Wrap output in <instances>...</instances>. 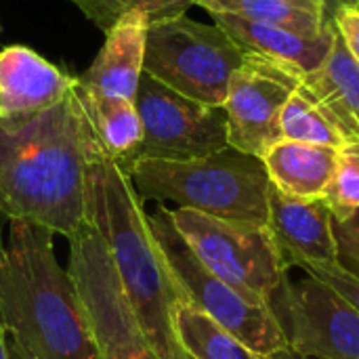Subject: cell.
<instances>
[{"instance_id":"1","label":"cell","mask_w":359,"mask_h":359,"mask_svg":"<svg viewBox=\"0 0 359 359\" xmlns=\"http://www.w3.org/2000/svg\"><path fill=\"white\" fill-rule=\"evenodd\" d=\"M95 128L76 84L46 111L0 116V212L67 240L88 221V160Z\"/></svg>"},{"instance_id":"2","label":"cell","mask_w":359,"mask_h":359,"mask_svg":"<svg viewBox=\"0 0 359 359\" xmlns=\"http://www.w3.org/2000/svg\"><path fill=\"white\" fill-rule=\"evenodd\" d=\"M88 223L103 238L124 294L158 358L183 359L172 313L185 299L151 236L141 198L97 133L88 160Z\"/></svg>"},{"instance_id":"3","label":"cell","mask_w":359,"mask_h":359,"mask_svg":"<svg viewBox=\"0 0 359 359\" xmlns=\"http://www.w3.org/2000/svg\"><path fill=\"white\" fill-rule=\"evenodd\" d=\"M0 320L36 359H101L53 233L27 221H8V242L0 244Z\"/></svg>"},{"instance_id":"4","label":"cell","mask_w":359,"mask_h":359,"mask_svg":"<svg viewBox=\"0 0 359 359\" xmlns=\"http://www.w3.org/2000/svg\"><path fill=\"white\" fill-rule=\"evenodd\" d=\"M124 172L141 202H172L221 221L267 223V168L261 158L231 145L187 162L137 160Z\"/></svg>"},{"instance_id":"5","label":"cell","mask_w":359,"mask_h":359,"mask_svg":"<svg viewBox=\"0 0 359 359\" xmlns=\"http://www.w3.org/2000/svg\"><path fill=\"white\" fill-rule=\"evenodd\" d=\"M147 223L185 303L233 334L259 359L269 358L288 347L269 305L246 297L231 284L217 278L179 233L170 217V208L160 204L154 215H147Z\"/></svg>"},{"instance_id":"6","label":"cell","mask_w":359,"mask_h":359,"mask_svg":"<svg viewBox=\"0 0 359 359\" xmlns=\"http://www.w3.org/2000/svg\"><path fill=\"white\" fill-rule=\"evenodd\" d=\"M244 50L219 27L175 15L149 21L143 74L206 105H223Z\"/></svg>"},{"instance_id":"7","label":"cell","mask_w":359,"mask_h":359,"mask_svg":"<svg viewBox=\"0 0 359 359\" xmlns=\"http://www.w3.org/2000/svg\"><path fill=\"white\" fill-rule=\"evenodd\" d=\"M170 217L196 257L250 299L269 305L290 273L265 225L221 221L187 208H175Z\"/></svg>"},{"instance_id":"8","label":"cell","mask_w":359,"mask_h":359,"mask_svg":"<svg viewBox=\"0 0 359 359\" xmlns=\"http://www.w3.org/2000/svg\"><path fill=\"white\" fill-rule=\"evenodd\" d=\"M101 359H160L124 294L107 246L86 221L69 238V269Z\"/></svg>"},{"instance_id":"9","label":"cell","mask_w":359,"mask_h":359,"mask_svg":"<svg viewBox=\"0 0 359 359\" xmlns=\"http://www.w3.org/2000/svg\"><path fill=\"white\" fill-rule=\"evenodd\" d=\"M143 141L133 160L187 162L217 154L229 145L223 105L194 101L143 74L137 97Z\"/></svg>"},{"instance_id":"10","label":"cell","mask_w":359,"mask_h":359,"mask_svg":"<svg viewBox=\"0 0 359 359\" xmlns=\"http://www.w3.org/2000/svg\"><path fill=\"white\" fill-rule=\"evenodd\" d=\"M269 309L288 349L316 359H359V313L322 280L288 276Z\"/></svg>"},{"instance_id":"11","label":"cell","mask_w":359,"mask_h":359,"mask_svg":"<svg viewBox=\"0 0 359 359\" xmlns=\"http://www.w3.org/2000/svg\"><path fill=\"white\" fill-rule=\"evenodd\" d=\"M305 76L292 63L246 53L223 103L229 145L263 158L271 145L282 141V109Z\"/></svg>"},{"instance_id":"12","label":"cell","mask_w":359,"mask_h":359,"mask_svg":"<svg viewBox=\"0 0 359 359\" xmlns=\"http://www.w3.org/2000/svg\"><path fill=\"white\" fill-rule=\"evenodd\" d=\"M265 227L288 269L337 263L332 212L324 198H294L269 185Z\"/></svg>"},{"instance_id":"13","label":"cell","mask_w":359,"mask_h":359,"mask_svg":"<svg viewBox=\"0 0 359 359\" xmlns=\"http://www.w3.org/2000/svg\"><path fill=\"white\" fill-rule=\"evenodd\" d=\"M76 84V76L23 44L0 50V116L25 118L50 109L63 101Z\"/></svg>"},{"instance_id":"14","label":"cell","mask_w":359,"mask_h":359,"mask_svg":"<svg viewBox=\"0 0 359 359\" xmlns=\"http://www.w3.org/2000/svg\"><path fill=\"white\" fill-rule=\"evenodd\" d=\"M149 17L145 13H128L107 32L90 67L78 76V84L99 97L135 99L143 78L145 42Z\"/></svg>"},{"instance_id":"15","label":"cell","mask_w":359,"mask_h":359,"mask_svg":"<svg viewBox=\"0 0 359 359\" xmlns=\"http://www.w3.org/2000/svg\"><path fill=\"white\" fill-rule=\"evenodd\" d=\"M210 15L215 25H219L244 53H255V55L292 63L305 74H311L324 63L334 40L332 19L322 34L305 36L288 27L271 25L263 21H250L238 15H227V13H210Z\"/></svg>"},{"instance_id":"16","label":"cell","mask_w":359,"mask_h":359,"mask_svg":"<svg viewBox=\"0 0 359 359\" xmlns=\"http://www.w3.org/2000/svg\"><path fill=\"white\" fill-rule=\"evenodd\" d=\"M305 84L324 107L345 143L359 141V63L334 25V40L324 63L305 76Z\"/></svg>"},{"instance_id":"17","label":"cell","mask_w":359,"mask_h":359,"mask_svg":"<svg viewBox=\"0 0 359 359\" xmlns=\"http://www.w3.org/2000/svg\"><path fill=\"white\" fill-rule=\"evenodd\" d=\"M339 149L299 141H278L261 158L271 185L294 198H324L337 168Z\"/></svg>"},{"instance_id":"18","label":"cell","mask_w":359,"mask_h":359,"mask_svg":"<svg viewBox=\"0 0 359 359\" xmlns=\"http://www.w3.org/2000/svg\"><path fill=\"white\" fill-rule=\"evenodd\" d=\"M76 95L86 109V116L103 149L120 164L122 170H126L133 164L143 141V124L135 99L90 95L78 84V76Z\"/></svg>"},{"instance_id":"19","label":"cell","mask_w":359,"mask_h":359,"mask_svg":"<svg viewBox=\"0 0 359 359\" xmlns=\"http://www.w3.org/2000/svg\"><path fill=\"white\" fill-rule=\"evenodd\" d=\"M172 326L181 349L191 359H259L233 334L185 301L175 307Z\"/></svg>"},{"instance_id":"20","label":"cell","mask_w":359,"mask_h":359,"mask_svg":"<svg viewBox=\"0 0 359 359\" xmlns=\"http://www.w3.org/2000/svg\"><path fill=\"white\" fill-rule=\"evenodd\" d=\"M280 133L286 141L311 143V145H326V147H343L345 139L337 130V126L326 116L324 107L309 90L305 80L288 99L280 116Z\"/></svg>"},{"instance_id":"21","label":"cell","mask_w":359,"mask_h":359,"mask_svg":"<svg viewBox=\"0 0 359 359\" xmlns=\"http://www.w3.org/2000/svg\"><path fill=\"white\" fill-rule=\"evenodd\" d=\"M198 6L208 13H227L238 15L250 21H263L305 36H318L326 29L330 19L318 13L299 8L286 0H196Z\"/></svg>"},{"instance_id":"22","label":"cell","mask_w":359,"mask_h":359,"mask_svg":"<svg viewBox=\"0 0 359 359\" xmlns=\"http://www.w3.org/2000/svg\"><path fill=\"white\" fill-rule=\"evenodd\" d=\"M103 34L128 13H145L149 21L185 15L196 0H67Z\"/></svg>"},{"instance_id":"23","label":"cell","mask_w":359,"mask_h":359,"mask_svg":"<svg viewBox=\"0 0 359 359\" xmlns=\"http://www.w3.org/2000/svg\"><path fill=\"white\" fill-rule=\"evenodd\" d=\"M324 200L328 202L334 219L349 217L359 210V141L339 147L337 168L324 191Z\"/></svg>"},{"instance_id":"24","label":"cell","mask_w":359,"mask_h":359,"mask_svg":"<svg viewBox=\"0 0 359 359\" xmlns=\"http://www.w3.org/2000/svg\"><path fill=\"white\" fill-rule=\"evenodd\" d=\"M332 233L337 242V265L359 278V210L349 217H332Z\"/></svg>"},{"instance_id":"25","label":"cell","mask_w":359,"mask_h":359,"mask_svg":"<svg viewBox=\"0 0 359 359\" xmlns=\"http://www.w3.org/2000/svg\"><path fill=\"white\" fill-rule=\"evenodd\" d=\"M299 269L328 284L359 313V278H355L353 273L345 271L337 263H303L299 265Z\"/></svg>"},{"instance_id":"26","label":"cell","mask_w":359,"mask_h":359,"mask_svg":"<svg viewBox=\"0 0 359 359\" xmlns=\"http://www.w3.org/2000/svg\"><path fill=\"white\" fill-rule=\"evenodd\" d=\"M337 25V29L341 32L349 53L355 57L359 63V13L351 6H341L332 13L330 17Z\"/></svg>"},{"instance_id":"27","label":"cell","mask_w":359,"mask_h":359,"mask_svg":"<svg viewBox=\"0 0 359 359\" xmlns=\"http://www.w3.org/2000/svg\"><path fill=\"white\" fill-rule=\"evenodd\" d=\"M299 8H305L309 13H318V15H324L326 17V6H324V0H286ZM328 19V17H326Z\"/></svg>"},{"instance_id":"28","label":"cell","mask_w":359,"mask_h":359,"mask_svg":"<svg viewBox=\"0 0 359 359\" xmlns=\"http://www.w3.org/2000/svg\"><path fill=\"white\" fill-rule=\"evenodd\" d=\"M6 351H8V359H36L32 353H27L17 341H13L11 337H6Z\"/></svg>"},{"instance_id":"29","label":"cell","mask_w":359,"mask_h":359,"mask_svg":"<svg viewBox=\"0 0 359 359\" xmlns=\"http://www.w3.org/2000/svg\"><path fill=\"white\" fill-rule=\"evenodd\" d=\"M265 359H316V358H307V355H301V353H297V351H292V349H282V351H278V353H273V355H269V358Z\"/></svg>"},{"instance_id":"30","label":"cell","mask_w":359,"mask_h":359,"mask_svg":"<svg viewBox=\"0 0 359 359\" xmlns=\"http://www.w3.org/2000/svg\"><path fill=\"white\" fill-rule=\"evenodd\" d=\"M351 0H324V6H326V17L330 19L332 17V13L337 11V8H341V6H345V4H349Z\"/></svg>"},{"instance_id":"31","label":"cell","mask_w":359,"mask_h":359,"mask_svg":"<svg viewBox=\"0 0 359 359\" xmlns=\"http://www.w3.org/2000/svg\"><path fill=\"white\" fill-rule=\"evenodd\" d=\"M0 359H8V351H6V332L0 320Z\"/></svg>"},{"instance_id":"32","label":"cell","mask_w":359,"mask_h":359,"mask_svg":"<svg viewBox=\"0 0 359 359\" xmlns=\"http://www.w3.org/2000/svg\"><path fill=\"white\" fill-rule=\"evenodd\" d=\"M345 6H351V8H355V11L359 13V0H351V2H349V4H345Z\"/></svg>"},{"instance_id":"33","label":"cell","mask_w":359,"mask_h":359,"mask_svg":"<svg viewBox=\"0 0 359 359\" xmlns=\"http://www.w3.org/2000/svg\"><path fill=\"white\" fill-rule=\"evenodd\" d=\"M2 219H4V215L0 212V244H2Z\"/></svg>"},{"instance_id":"34","label":"cell","mask_w":359,"mask_h":359,"mask_svg":"<svg viewBox=\"0 0 359 359\" xmlns=\"http://www.w3.org/2000/svg\"><path fill=\"white\" fill-rule=\"evenodd\" d=\"M183 359H191V358H189V355H187V353H185V355H183Z\"/></svg>"}]
</instances>
